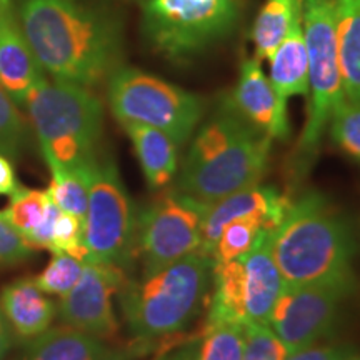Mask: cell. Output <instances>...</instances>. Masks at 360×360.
I'll list each match as a JSON object with an SVG mask.
<instances>
[{"label":"cell","mask_w":360,"mask_h":360,"mask_svg":"<svg viewBox=\"0 0 360 360\" xmlns=\"http://www.w3.org/2000/svg\"><path fill=\"white\" fill-rule=\"evenodd\" d=\"M20 27L44 72L53 80L96 87L119 69L120 25L80 0H22Z\"/></svg>","instance_id":"6da1fadb"},{"label":"cell","mask_w":360,"mask_h":360,"mask_svg":"<svg viewBox=\"0 0 360 360\" xmlns=\"http://www.w3.org/2000/svg\"><path fill=\"white\" fill-rule=\"evenodd\" d=\"M269 245L287 285L335 283L354 289V232L321 192L309 191L292 202L269 232Z\"/></svg>","instance_id":"7a4b0ae2"},{"label":"cell","mask_w":360,"mask_h":360,"mask_svg":"<svg viewBox=\"0 0 360 360\" xmlns=\"http://www.w3.org/2000/svg\"><path fill=\"white\" fill-rule=\"evenodd\" d=\"M272 139L224 103L192 139L177 191L212 205L259 186L269 165Z\"/></svg>","instance_id":"3957f363"},{"label":"cell","mask_w":360,"mask_h":360,"mask_svg":"<svg viewBox=\"0 0 360 360\" xmlns=\"http://www.w3.org/2000/svg\"><path fill=\"white\" fill-rule=\"evenodd\" d=\"M212 260L193 252L177 262L120 287V307L125 322L139 340H154L180 332L199 312L210 276Z\"/></svg>","instance_id":"277c9868"},{"label":"cell","mask_w":360,"mask_h":360,"mask_svg":"<svg viewBox=\"0 0 360 360\" xmlns=\"http://www.w3.org/2000/svg\"><path fill=\"white\" fill-rule=\"evenodd\" d=\"M24 105L49 167L84 170L98 159L103 107L90 89L44 79Z\"/></svg>","instance_id":"5b68a950"},{"label":"cell","mask_w":360,"mask_h":360,"mask_svg":"<svg viewBox=\"0 0 360 360\" xmlns=\"http://www.w3.org/2000/svg\"><path fill=\"white\" fill-rule=\"evenodd\" d=\"M302 24L309 56V109L292 162L295 174L309 172L332 112L345 97L332 0H302Z\"/></svg>","instance_id":"8992f818"},{"label":"cell","mask_w":360,"mask_h":360,"mask_svg":"<svg viewBox=\"0 0 360 360\" xmlns=\"http://www.w3.org/2000/svg\"><path fill=\"white\" fill-rule=\"evenodd\" d=\"M107 97L120 124L159 129L179 146L192 137L205 110L204 98L197 94L132 67L112 72Z\"/></svg>","instance_id":"52a82bcc"},{"label":"cell","mask_w":360,"mask_h":360,"mask_svg":"<svg viewBox=\"0 0 360 360\" xmlns=\"http://www.w3.org/2000/svg\"><path fill=\"white\" fill-rule=\"evenodd\" d=\"M142 32L160 56L184 62L233 32L240 0H141Z\"/></svg>","instance_id":"ba28073f"},{"label":"cell","mask_w":360,"mask_h":360,"mask_svg":"<svg viewBox=\"0 0 360 360\" xmlns=\"http://www.w3.org/2000/svg\"><path fill=\"white\" fill-rule=\"evenodd\" d=\"M87 260L127 269L137 254V219L115 162L103 157L89 169V202L84 217Z\"/></svg>","instance_id":"9c48e42d"},{"label":"cell","mask_w":360,"mask_h":360,"mask_svg":"<svg viewBox=\"0 0 360 360\" xmlns=\"http://www.w3.org/2000/svg\"><path fill=\"white\" fill-rule=\"evenodd\" d=\"M209 207L180 191L162 193L137 219V252L143 274L200 252Z\"/></svg>","instance_id":"30bf717a"},{"label":"cell","mask_w":360,"mask_h":360,"mask_svg":"<svg viewBox=\"0 0 360 360\" xmlns=\"http://www.w3.org/2000/svg\"><path fill=\"white\" fill-rule=\"evenodd\" d=\"M352 290L335 283H283L269 326L285 344L289 354L310 347L334 332L342 300Z\"/></svg>","instance_id":"8fae6325"},{"label":"cell","mask_w":360,"mask_h":360,"mask_svg":"<svg viewBox=\"0 0 360 360\" xmlns=\"http://www.w3.org/2000/svg\"><path fill=\"white\" fill-rule=\"evenodd\" d=\"M125 281L124 269L85 260L77 283L60 297V322L102 340L115 337L119 321L112 299Z\"/></svg>","instance_id":"7c38bea8"},{"label":"cell","mask_w":360,"mask_h":360,"mask_svg":"<svg viewBox=\"0 0 360 360\" xmlns=\"http://www.w3.org/2000/svg\"><path fill=\"white\" fill-rule=\"evenodd\" d=\"M227 103L245 122L272 141H287L290 137L287 103L278 98L259 58H245L242 62L237 84Z\"/></svg>","instance_id":"4fadbf2b"},{"label":"cell","mask_w":360,"mask_h":360,"mask_svg":"<svg viewBox=\"0 0 360 360\" xmlns=\"http://www.w3.org/2000/svg\"><path fill=\"white\" fill-rule=\"evenodd\" d=\"M290 204L292 200L289 195L278 192L274 187L260 186V184L224 197L222 200L209 207V212L204 220V229H202L200 252L210 257L220 232L233 219L260 215L267 220L269 229L272 231L281 224Z\"/></svg>","instance_id":"5bb4252c"},{"label":"cell","mask_w":360,"mask_h":360,"mask_svg":"<svg viewBox=\"0 0 360 360\" xmlns=\"http://www.w3.org/2000/svg\"><path fill=\"white\" fill-rule=\"evenodd\" d=\"M45 79L11 6H0V87L19 105Z\"/></svg>","instance_id":"9a60e30c"},{"label":"cell","mask_w":360,"mask_h":360,"mask_svg":"<svg viewBox=\"0 0 360 360\" xmlns=\"http://www.w3.org/2000/svg\"><path fill=\"white\" fill-rule=\"evenodd\" d=\"M240 260L244 265L247 321L269 326L274 304L283 287L282 276L270 252L269 232H264L257 244Z\"/></svg>","instance_id":"2e32d148"},{"label":"cell","mask_w":360,"mask_h":360,"mask_svg":"<svg viewBox=\"0 0 360 360\" xmlns=\"http://www.w3.org/2000/svg\"><path fill=\"white\" fill-rule=\"evenodd\" d=\"M0 305L12 332L22 340L34 339L51 328L57 315L56 304L39 289L32 277L17 278L4 287Z\"/></svg>","instance_id":"e0dca14e"},{"label":"cell","mask_w":360,"mask_h":360,"mask_svg":"<svg viewBox=\"0 0 360 360\" xmlns=\"http://www.w3.org/2000/svg\"><path fill=\"white\" fill-rule=\"evenodd\" d=\"M270 62V82L283 103L290 97L309 94V56L302 24V4L292 17L289 32Z\"/></svg>","instance_id":"ac0fdd59"},{"label":"cell","mask_w":360,"mask_h":360,"mask_svg":"<svg viewBox=\"0 0 360 360\" xmlns=\"http://www.w3.org/2000/svg\"><path fill=\"white\" fill-rule=\"evenodd\" d=\"M112 350L98 337L62 323L30 339L15 360H105Z\"/></svg>","instance_id":"d6986e66"},{"label":"cell","mask_w":360,"mask_h":360,"mask_svg":"<svg viewBox=\"0 0 360 360\" xmlns=\"http://www.w3.org/2000/svg\"><path fill=\"white\" fill-rule=\"evenodd\" d=\"M124 129L132 141L148 187L157 191L169 186L177 172L179 143L162 130L147 125L127 124Z\"/></svg>","instance_id":"ffe728a7"},{"label":"cell","mask_w":360,"mask_h":360,"mask_svg":"<svg viewBox=\"0 0 360 360\" xmlns=\"http://www.w3.org/2000/svg\"><path fill=\"white\" fill-rule=\"evenodd\" d=\"M332 7L344 94L360 101V0H332Z\"/></svg>","instance_id":"44dd1931"},{"label":"cell","mask_w":360,"mask_h":360,"mask_svg":"<svg viewBox=\"0 0 360 360\" xmlns=\"http://www.w3.org/2000/svg\"><path fill=\"white\" fill-rule=\"evenodd\" d=\"M214 295L207 323L237 322L247 326L244 265L240 259L212 265Z\"/></svg>","instance_id":"7402d4cb"},{"label":"cell","mask_w":360,"mask_h":360,"mask_svg":"<svg viewBox=\"0 0 360 360\" xmlns=\"http://www.w3.org/2000/svg\"><path fill=\"white\" fill-rule=\"evenodd\" d=\"M302 0H265L252 25L250 39L255 49V58L269 60L289 32L292 17Z\"/></svg>","instance_id":"603a6c76"},{"label":"cell","mask_w":360,"mask_h":360,"mask_svg":"<svg viewBox=\"0 0 360 360\" xmlns=\"http://www.w3.org/2000/svg\"><path fill=\"white\" fill-rule=\"evenodd\" d=\"M264 232H270L267 220L260 215H247V217L233 219L220 232L215 242L210 260L212 264L231 262L240 259L257 244Z\"/></svg>","instance_id":"cb8c5ba5"},{"label":"cell","mask_w":360,"mask_h":360,"mask_svg":"<svg viewBox=\"0 0 360 360\" xmlns=\"http://www.w3.org/2000/svg\"><path fill=\"white\" fill-rule=\"evenodd\" d=\"M90 167L84 170H67L56 165L49 167L52 172L51 186L47 188L51 200L62 212L72 214L82 220L87 212Z\"/></svg>","instance_id":"d4e9b609"},{"label":"cell","mask_w":360,"mask_h":360,"mask_svg":"<svg viewBox=\"0 0 360 360\" xmlns=\"http://www.w3.org/2000/svg\"><path fill=\"white\" fill-rule=\"evenodd\" d=\"M245 326L237 322L207 323L205 335L195 360H242Z\"/></svg>","instance_id":"484cf974"},{"label":"cell","mask_w":360,"mask_h":360,"mask_svg":"<svg viewBox=\"0 0 360 360\" xmlns=\"http://www.w3.org/2000/svg\"><path fill=\"white\" fill-rule=\"evenodd\" d=\"M327 127L335 146L350 159L360 162V101L342 98Z\"/></svg>","instance_id":"4316f807"},{"label":"cell","mask_w":360,"mask_h":360,"mask_svg":"<svg viewBox=\"0 0 360 360\" xmlns=\"http://www.w3.org/2000/svg\"><path fill=\"white\" fill-rule=\"evenodd\" d=\"M51 197L47 191H32V188L20 187L19 191L11 195L7 209L2 212L6 219L11 222L13 227L19 231L22 236L29 233L37 227L40 220L47 212L49 205H51Z\"/></svg>","instance_id":"83f0119b"},{"label":"cell","mask_w":360,"mask_h":360,"mask_svg":"<svg viewBox=\"0 0 360 360\" xmlns=\"http://www.w3.org/2000/svg\"><path fill=\"white\" fill-rule=\"evenodd\" d=\"M84 269V260L72 257L69 254L56 252L52 254L45 269L34 277L37 287L47 295H65L79 281Z\"/></svg>","instance_id":"f1b7e54d"},{"label":"cell","mask_w":360,"mask_h":360,"mask_svg":"<svg viewBox=\"0 0 360 360\" xmlns=\"http://www.w3.org/2000/svg\"><path fill=\"white\" fill-rule=\"evenodd\" d=\"M27 141V127L15 102L0 87V154L15 159Z\"/></svg>","instance_id":"f546056e"},{"label":"cell","mask_w":360,"mask_h":360,"mask_svg":"<svg viewBox=\"0 0 360 360\" xmlns=\"http://www.w3.org/2000/svg\"><path fill=\"white\" fill-rule=\"evenodd\" d=\"M289 349L270 326L247 323L242 360H285Z\"/></svg>","instance_id":"4dcf8cb0"},{"label":"cell","mask_w":360,"mask_h":360,"mask_svg":"<svg viewBox=\"0 0 360 360\" xmlns=\"http://www.w3.org/2000/svg\"><path fill=\"white\" fill-rule=\"evenodd\" d=\"M52 254L62 252L79 260H87V247L84 240V220L75 215L62 212L58 214L52 232Z\"/></svg>","instance_id":"1f68e13d"},{"label":"cell","mask_w":360,"mask_h":360,"mask_svg":"<svg viewBox=\"0 0 360 360\" xmlns=\"http://www.w3.org/2000/svg\"><path fill=\"white\" fill-rule=\"evenodd\" d=\"M34 252L24 236L0 212V267L24 262L32 257Z\"/></svg>","instance_id":"d6a6232c"},{"label":"cell","mask_w":360,"mask_h":360,"mask_svg":"<svg viewBox=\"0 0 360 360\" xmlns=\"http://www.w3.org/2000/svg\"><path fill=\"white\" fill-rule=\"evenodd\" d=\"M355 355V349L349 344L310 345L287 355L285 360H349Z\"/></svg>","instance_id":"836d02e7"},{"label":"cell","mask_w":360,"mask_h":360,"mask_svg":"<svg viewBox=\"0 0 360 360\" xmlns=\"http://www.w3.org/2000/svg\"><path fill=\"white\" fill-rule=\"evenodd\" d=\"M22 186L15 177V170H13L8 157L0 154V195H8L15 193Z\"/></svg>","instance_id":"e575fe53"},{"label":"cell","mask_w":360,"mask_h":360,"mask_svg":"<svg viewBox=\"0 0 360 360\" xmlns=\"http://www.w3.org/2000/svg\"><path fill=\"white\" fill-rule=\"evenodd\" d=\"M12 345V328L8 323L6 314H4L2 305H0V360L6 357Z\"/></svg>","instance_id":"d590c367"},{"label":"cell","mask_w":360,"mask_h":360,"mask_svg":"<svg viewBox=\"0 0 360 360\" xmlns=\"http://www.w3.org/2000/svg\"><path fill=\"white\" fill-rule=\"evenodd\" d=\"M134 354H135L134 350L114 349V350H112V354L105 360H130V359H132Z\"/></svg>","instance_id":"8d00e7d4"},{"label":"cell","mask_w":360,"mask_h":360,"mask_svg":"<svg viewBox=\"0 0 360 360\" xmlns=\"http://www.w3.org/2000/svg\"><path fill=\"white\" fill-rule=\"evenodd\" d=\"M195 357H197V352H193V350L191 349V350H186V352L179 354L177 359H174V360H195Z\"/></svg>","instance_id":"74e56055"},{"label":"cell","mask_w":360,"mask_h":360,"mask_svg":"<svg viewBox=\"0 0 360 360\" xmlns=\"http://www.w3.org/2000/svg\"><path fill=\"white\" fill-rule=\"evenodd\" d=\"M0 6H11V0H0Z\"/></svg>","instance_id":"f35d334b"},{"label":"cell","mask_w":360,"mask_h":360,"mask_svg":"<svg viewBox=\"0 0 360 360\" xmlns=\"http://www.w3.org/2000/svg\"><path fill=\"white\" fill-rule=\"evenodd\" d=\"M349 360H360V355H357V354H355V355H354V357H350Z\"/></svg>","instance_id":"ab89813d"}]
</instances>
